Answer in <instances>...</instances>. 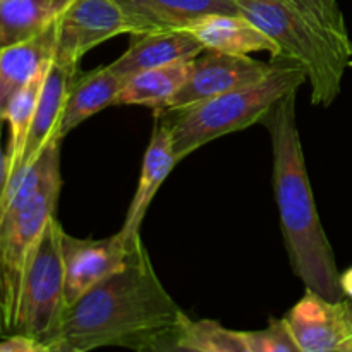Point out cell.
<instances>
[{"mask_svg":"<svg viewBox=\"0 0 352 352\" xmlns=\"http://www.w3.org/2000/svg\"><path fill=\"white\" fill-rule=\"evenodd\" d=\"M174 351L246 352L243 332L226 329L215 320H191L182 316L175 333Z\"/></svg>","mask_w":352,"mask_h":352,"instance_id":"21","label":"cell"},{"mask_svg":"<svg viewBox=\"0 0 352 352\" xmlns=\"http://www.w3.org/2000/svg\"><path fill=\"white\" fill-rule=\"evenodd\" d=\"M72 0H0V50L41 33Z\"/></svg>","mask_w":352,"mask_h":352,"instance_id":"19","label":"cell"},{"mask_svg":"<svg viewBox=\"0 0 352 352\" xmlns=\"http://www.w3.org/2000/svg\"><path fill=\"white\" fill-rule=\"evenodd\" d=\"M76 74H78V69L65 67V65L55 64V62L50 64L43 88H41L36 110H34L33 122H31L30 133H28L26 146H24V153L17 172H21L31 162L36 160V157L45 150V146L52 140L58 138L57 133L58 126H60L62 110H64L65 98H67L69 86H71Z\"/></svg>","mask_w":352,"mask_h":352,"instance_id":"16","label":"cell"},{"mask_svg":"<svg viewBox=\"0 0 352 352\" xmlns=\"http://www.w3.org/2000/svg\"><path fill=\"white\" fill-rule=\"evenodd\" d=\"M299 352H352V302L306 289L284 316Z\"/></svg>","mask_w":352,"mask_h":352,"instance_id":"9","label":"cell"},{"mask_svg":"<svg viewBox=\"0 0 352 352\" xmlns=\"http://www.w3.org/2000/svg\"><path fill=\"white\" fill-rule=\"evenodd\" d=\"M203 43L205 50L226 54L250 55L254 52H268L272 58L278 55V47L263 30L251 23L241 12H215L195 21L186 28Z\"/></svg>","mask_w":352,"mask_h":352,"instance_id":"14","label":"cell"},{"mask_svg":"<svg viewBox=\"0 0 352 352\" xmlns=\"http://www.w3.org/2000/svg\"><path fill=\"white\" fill-rule=\"evenodd\" d=\"M124 85V79L119 78L109 65L95 69V71L76 74L69 86L67 98L62 110L58 138L64 140L72 129L98 113L100 110L112 107L117 95Z\"/></svg>","mask_w":352,"mask_h":352,"instance_id":"17","label":"cell"},{"mask_svg":"<svg viewBox=\"0 0 352 352\" xmlns=\"http://www.w3.org/2000/svg\"><path fill=\"white\" fill-rule=\"evenodd\" d=\"M351 302H352V301H351Z\"/></svg>","mask_w":352,"mask_h":352,"instance_id":"26","label":"cell"},{"mask_svg":"<svg viewBox=\"0 0 352 352\" xmlns=\"http://www.w3.org/2000/svg\"><path fill=\"white\" fill-rule=\"evenodd\" d=\"M129 34L186 30L208 14L239 12L236 0H116Z\"/></svg>","mask_w":352,"mask_h":352,"instance_id":"12","label":"cell"},{"mask_svg":"<svg viewBox=\"0 0 352 352\" xmlns=\"http://www.w3.org/2000/svg\"><path fill=\"white\" fill-rule=\"evenodd\" d=\"M275 65L277 62L274 58L272 62H261L251 58L250 55L203 50L195 58V65H192L188 81L168 100L162 112L188 109L199 102L215 98L230 89L253 85L267 78L274 71Z\"/></svg>","mask_w":352,"mask_h":352,"instance_id":"8","label":"cell"},{"mask_svg":"<svg viewBox=\"0 0 352 352\" xmlns=\"http://www.w3.org/2000/svg\"><path fill=\"white\" fill-rule=\"evenodd\" d=\"M237 9L278 47V60L298 64L313 105L330 107L342 91L351 43L339 0H236Z\"/></svg>","mask_w":352,"mask_h":352,"instance_id":"3","label":"cell"},{"mask_svg":"<svg viewBox=\"0 0 352 352\" xmlns=\"http://www.w3.org/2000/svg\"><path fill=\"white\" fill-rule=\"evenodd\" d=\"M143 243L131 246L120 234L105 239H79L62 232L65 306L78 301L98 282L120 270Z\"/></svg>","mask_w":352,"mask_h":352,"instance_id":"10","label":"cell"},{"mask_svg":"<svg viewBox=\"0 0 352 352\" xmlns=\"http://www.w3.org/2000/svg\"><path fill=\"white\" fill-rule=\"evenodd\" d=\"M177 164L179 160L175 157L172 129L167 120L160 116V120L155 124L153 134H151L146 151H144L136 192L131 199L126 219L119 230L120 237L131 246L141 243V223H143L144 215H146L160 186L164 184L165 179Z\"/></svg>","mask_w":352,"mask_h":352,"instance_id":"11","label":"cell"},{"mask_svg":"<svg viewBox=\"0 0 352 352\" xmlns=\"http://www.w3.org/2000/svg\"><path fill=\"white\" fill-rule=\"evenodd\" d=\"M205 50L201 41L188 30L140 34L133 45L109 67L124 81L148 69L191 60Z\"/></svg>","mask_w":352,"mask_h":352,"instance_id":"13","label":"cell"},{"mask_svg":"<svg viewBox=\"0 0 352 352\" xmlns=\"http://www.w3.org/2000/svg\"><path fill=\"white\" fill-rule=\"evenodd\" d=\"M184 315L141 244L120 270L65 306L45 346L48 352H88L100 347L174 351Z\"/></svg>","mask_w":352,"mask_h":352,"instance_id":"1","label":"cell"},{"mask_svg":"<svg viewBox=\"0 0 352 352\" xmlns=\"http://www.w3.org/2000/svg\"><path fill=\"white\" fill-rule=\"evenodd\" d=\"M60 188L57 172L24 208L0 220V337L14 333L24 274L45 226L55 217Z\"/></svg>","mask_w":352,"mask_h":352,"instance_id":"5","label":"cell"},{"mask_svg":"<svg viewBox=\"0 0 352 352\" xmlns=\"http://www.w3.org/2000/svg\"><path fill=\"white\" fill-rule=\"evenodd\" d=\"M62 232L58 220L52 217L28 263L14 327V333L33 337L43 346L65 309Z\"/></svg>","mask_w":352,"mask_h":352,"instance_id":"6","label":"cell"},{"mask_svg":"<svg viewBox=\"0 0 352 352\" xmlns=\"http://www.w3.org/2000/svg\"><path fill=\"white\" fill-rule=\"evenodd\" d=\"M196 58V57H195ZM195 58L148 69L126 79L113 105L151 107L162 112L191 76Z\"/></svg>","mask_w":352,"mask_h":352,"instance_id":"18","label":"cell"},{"mask_svg":"<svg viewBox=\"0 0 352 352\" xmlns=\"http://www.w3.org/2000/svg\"><path fill=\"white\" fill-rule=\"evenodd\" d=\"M50 64L52 62L43 65V67L34 74V78L14 95L9 107H7L6 122H9L10 129L7 157H9L10 177H12L17 172V168H19L21 158H23L24 153V146H26L28 133H30L31 122H33L34 110H36L41 88H43V82L45 78H47L48 69H50Z\"/></svg>","mask_w":352,"mask_h":352,"instance_id":"20","label":"cell"},{"mask_svg":"<svg viewBox=\"0 0 352 352\" xmlns=\"http://www.w3.org/2000/svg\"><path fill=\"white\" fill-rule=\"evenodd\" d=\"M274 60L277 65L261 81L230 89L188 109L158 113L170 126L179 162L219 138L263 122L265 116L278 100L291 91H298L299 86L308 81L306 72L298 64L278 58Z\"/></svg>","mask_w":352,"mask_h":352,"instance_id":"4","label":"cell"},{"mask_svg":"<svg viewBox=\"0 0 352 352\" xmlns=\"http://www.w3.org/2000/svg\"><path fill=\"white\" fill-rule=\"evenodd\" d=\"M122 33L129 28L116 0H72L57 19L52 62L78 69L89 50Z\"/></svg>","mask_w":352,"mask_h":352,"instance_id":"7","label":"cell"},{"mask_svg":"<svg viewBox=\"0 0 352 352\" xmlns=\"http://www.w3.org/2000/svg\"><path fill=\"white\" fill-rule=\"evenodd\" d=\"M0 352H48L40 340L23 333H9L0 339Z\"/></svg>","mask_w":352,"mask_h":352,"instance_id":"23","label":"cell"},{"mask_svg":"<svg viewBox=\"0 0 352 352\" xmlns=\"http://www.w3.org/2000/svg\"><path fill=\"white\" fill-rule=\"evenodd\" d=\"M2 124L3 120H0V201H2L3 192H6L7 184H9V177H10L9 157H7V150L3 151V146H2Z\"/></svg>","mask_w":352,"mask_h":352,"instance_id":"24","label":"cell"},{"mask_svg":"<svg viewBox=\"0 0 352 352\" xmlns=\"http://www.w3.org/2000/svg\"><path fill=\"white\" fill-rule=\"evenodd\" d=\"M57 40V21L41 33L0 50V120L6 122L10 100L34 78L38 71L52 62Z\"/></svg>","mask_w":352,"mask_h":352,"instance_id":"15","label":"cell"},{"mask_svg":"<svg viewBox=\"0 0 352 352\" xmlns=\"http://www.w3.org/2000/svg\"><path fill=\"white\" fill-rule=\"evenodd\" d=\"M349 67H352V43H351V62H349Z\"/></svg>","mask_w":352,"mask_h":352,"instance_id":"25","label":"cell"},{"mask_svg":"<svg viewBox=\"0 0 352 352\" xmlns=\"http://www.w3.org/2000/svg\"><path fill=\"white\" fill-rule=\"evenodd\" d=\"M296 95L298 91H291L278 100L263 119L270 131L282 236L292 270L305 287L330 301H340L346 298L342 274L316 210L296 119Z\"/></svg>","mask_w":352,"mask_h":352,"instance_id":"2","label":"cell"},{"mask_svg":"<svg viewBox=\"0 0 352 352\" xmlns=\"http://www.w3.org/2000/svg\"><path fill=\"white\" fill-rule=\"evenodd\" d=\"M246 352H299L284 318H270L267 329L243 332Z\"/></svg>","mask_w":352,"mask_h":352,"instance_id":"22","label":"cell"}]
</instances>
